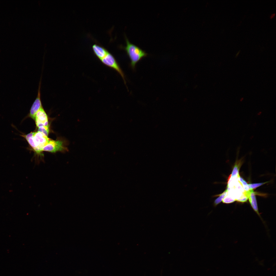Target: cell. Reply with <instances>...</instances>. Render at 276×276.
<instances>
[{
    "label": "cell",
    "mask_w": 276,
    "mask_h": 276,
    "mask_svg": "<svg viewBox=\"0 0 276 276\" xmlns=\"http://www.w3.org/2000/svg\"><path fill=\"white\" fill-rule=\"evenodd\" d=\"M126 45L120 47L125 50L131 60L130 66L134 70L136 63L147 54L139 47L130 42L125 36Z\"/></svg>",
    "instance_id": "6da1fadb"
},
{
    "label": "cell",
    "mask_w": 276,
    "mask_h": 276,
    "mask_svg": "<svg viewBox=\"0 0 276 276\" xmlns=\"http://www.w3.org/2000/svg\"><path fill=\"white\" fill-rule=\"evenodd\" d=\"M33 139L36 147L34 152L41 157L43 156L42 151V148L48 143L51 139L44 133L39 131L35 132Z\"/></svg>",
    "instance_id": "7a4b0ae2"
},
{
    "label": "cell",
    "mask_w": 276,
    "mask_h": 276,
    "mask_svg": "<svg viewBox=\"0 0 276 276\" xmlns=\"http://www.w3.org/2000/svg\"><path fill=\"white\" fill-rule=\"evenodd\" d=\"M105 65L115 70L121 76L125 84H126L124 73L113 56L109 52L106 55L100 60Z\"/></svg>",
    "instance_id": "3957f363"
},
{
    "label": "cell",
    "mask_w": 276,
    "mask_h": 276,
    "mask_svg": "<svg viewBox=\"0 0 276 276\" xmlns=\"http://www.w3.org/2000/svg\"><path fill=\"white\" fill-rule=\"evenodd\" d=\"M67 150L62 141L51 139L48 143L42 148V151L54 153L57 152H65Z\"/></svg>",
    "instance_id": "277c9868"
},
{
    "label": "cell",
    "mask_w": 276,
    "mask_h": 276,
    "mask_svg": "<svg viewBox=\"0 0 276 276\" xmlns=\"http://www.w3.org/2000/svg\"><path fill=\"white\" fill-rule=\"evenodd\" d=\"M41 82L40 81L37 96L31 108L29 116L34 120L37 111L42 107L41 99L40 88Z\"/></svg>",
    "instance_id": "5b68a950"
},
{
    "label": "cell",
    "mask_w": 276,
    "mask_h": 276,
    "mask_svg": "<svg viewBox=\"0 0 276 276\" xmlns=\"http://www.w3.org/2000/svg\"><path fill=\"white\" fill-rule=\"evenodd\" d=\"M34 120L38 128L49 126L47 116L42 107L36 113Z\"/></svg>",
    "instance_id": "8992f818"
},
{
    "label": "cell",
    "mask_w": 276,
    "mask_h": 276,
    "mask_svg": "<svg viewBox=\"0 0 276 276\" xmlns=\"http://www.w3.org/2000/svg\"><path fill=\"white\" fill-rule=\"evenodd\" d=\"M92 49L95 55L100 60L103 58L109 52L104 47L96 43L93 45Z\"/></svg>",
    "instance_id": "52a82bcc"
},
{
    "label": "cell",
    "mask_w": 276,
    "mask_h": 276,
    "mask_svg": "<svg viewBox=\"0 0 276 276\" xmlns=\"http://www.w3.org/2000/svg\"><path fill=\"white\" fill-rule=\"evenodd\" d=\"M255 195V193L253 190H250L248 199L252 208L257 214L260 215Z\"/></svg>",
    "instance_id": "ba28073f"
},
{
    "label": "cell",
    "mask_w": 276,
    "mask_h": 276,
    "mask_svg": "<svg viewBox=\"0 0 276 276\" xmlns=\"http://www.w3.org/2000/svg\"><path fill=\"white\" fill-rule=\"evenodd\" d=\"M227 191L226 189L221 194L214 195V197L218 196V197L216 199L214 202V206L216 207L218 204L222 201L223 199L226 195Z\"/></svg>",
    "instance_id": "9c48e42d"
},
{
    "label": "cell",
    "mask_w": 276,
    "mask_h": 276,
    "mask_svg": "<svg viewBox=\"0 0 276 276\" xmlns=\"http://www.w3.org/2000/svg\"><path fill=\"white\" fill-rule=\"evenodd\" d=\"M240 164L237 163L234 167L231 176V177L237 176L239 175V170L240 166Z\"/></svg>",
    "instance_id": "30bf717a"
},
{
    "label": "cell",
    "mask_w": 276,
    "mask_h": 276,
    "mask_svg": "<svg viewBox=\"0 0 276 276\" xmlns=\"http://www.w3.org/2000/svg\"><path fill=\"white\" fill-rule=\"evenodd\" d=\"M235 201V200L230 195L227 194L223 199L222 201L224 203H229L233 202Z\"/></svg>",
    "instance_id": "8fae6325"
},
{
    "label": "cell",
    "mask_w": 276,
    "mask_h": 276,
    "mask_svg": "<svg viewBox=\"0 0 276 276\" xmlns=\"http://www.w3.org/2000/svg\"><path fill=\"white\" fill-rule=\"evenodd\" d=\"M38 128V131L41 132L48 136L49 132V127L48 126H41Z\"/></svg>",
    "instance_id": "7c38bea8"
},
{
    "label": "cell",
    "mask_w": 276,
    "mask_h": 276,
    "mask_svg": "<svg viewBox=\"0 0 276 276\" xmlns=\"http://www.w3.org/2000/svg\"><path fill=\"white\" fill-rule=\"evenodd\" d=\"M239 180L245 190L246 191H249L250 189L247 183L246 182L240 177Z\"/></svg>",
    "instance_id": "4fadbf2b"
},
{
    "label": "cell",
    "mask_w": 276,
    "mask_h": 276,
    "mask_svg": "<svg viewBox=\"0 0 276 276\" xmlns=\"http://www.w3.org/2000/svg\"><path fill=\"white\" fill-rule=\"evenodd\" d=\"M267 182H262L258 183H252L248 184L250 190H253L265 183Z\"/></svg>",
    "instance_id": "5bb4252c"
},
{
    "label": "cell",
    "mask_w": 276,
    "mask_h": 276,
    "mask_svg": "<svg viewBox=\"0 0 276 276\" xmlns=\"http://www.w3.org/2000/svg\"><path fill=\"white\" fill-rule=\"evenodd\" d=\"M275 13H273V14H272L271 15L270 17V18L271 19H272V18H273L274 17V16H275Z\"/></svg>",
    "instance_id": "9a60e30c"
},
{
    "label": "cell",
    "mask_w": 276,
    "mask_h": 276,
    "mask_svg": "<svg viewBox=\"0 0 276 276\" xmlns=\"http://www.w3.org/2000/svg\"><path fill=\"white\" fill-rule=\"evenodd\" d=\"M240 52V50L238 52V53H237V54H236V56H237L238 55V54Z\"/></svg>",
    "instance_id": "2e32d148"
}]
</instances>
